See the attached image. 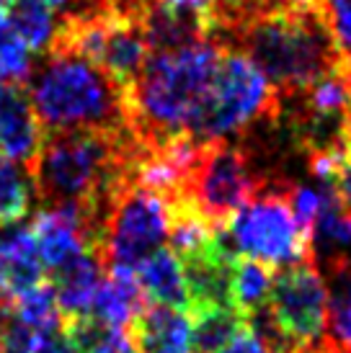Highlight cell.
<instances>
[{
    "label": "cell",
    "mask_w": 351,
    "mask_h": 353,
    "mask_svg": "<svg viewBox=\"0 0 351 353\" xmlns=\"http://www.w3.org/2000/svg\"><path fill=\"white\" fill-rule=\"evenodd\" d=\"M212 41L254 59L282 99L339 68V52L318 10L266 3L230 21Z\"/></svg>",
    "instance_id": "1"
},
{
    "label": "cell",
    "mask_w": 351,
    "mask_h": 353,
    "mask_svg": "<svg viewBox=\"0 0 351 353\" xmlns=\"http://www.w3.org/2000/svg\"><path fill=\"white\" fill-rule=\"evenodd\" d=\"M222 47L202 41L186 50L153 52L127 90L129 129L140 145L191 137L199 108L215 80Z\"/></svg>",
    "instance_id": "2"
},
{
    "label": "cell",
    "mask_w": 351,
    "mask_h": 353,
    "mask_svg": "<svg viewBox=\"0 0 351 353\" xmlns=\"http://www.w3.org/2000/svg\"><path fill=\"white\" fill-rule=\"evenodd\" d=\"M26 93L41 134L70 129H129L127 88L78 52L47 50L41 68L31 70Z\"/></svg>",
    "instance_id": "3"
},
{
    "label": "cell",
    "mask_w": 351,
    "mask_h": 353,
    "mask_svg": "<svg viewBox=\"0 0 351 353\" xmlns=\"http://www.w3.org/2000/svg\"><path fill=\"white\" fill-rule=\"evenodd\" d=\"M282 111V96L269 78L238 50H222L215 80L199 108L191 137L199 142L240 134L254 124H274Z\"/></svg>",
    "instance_id": "4"
},
{
    "label": "cell",
    "mask_w": 351,
    "mask_h": 353,
    "mask_svg": "<svg viewBox=\"0 0 351 353\" xmlns=\"http://www.w3.org/2000/svg\"><path fill=\"white\" fill-rule=\"evenodd\" d=\"M266 186H272V181L256 170L243 145L209 139L199 148L186 181L184 199L178 204H189L209 225L225 230L245 204L261 196Z\"/></svg>",
    "instance_id": "5"
},
{
    "label": "cell",
    "mask_w": 351,
    "mask_h": 353,
    "mask_svg": "<svg viewBox=\"0 0 351 353\" xmlns=\"http://www.w3.org/2000/svg\"><path fill=\"white\" fill-rule=\"evenodd\" d=\"M168 235V201L160 194L132 181L108 206L96 258L104 263V268H137L147 255L166 245Z\"/></svg>",
    "instance_id": "6"
},
{
    "label": "cell",
    "mask_w": 351,
    "mask_h": 353,
    "mask_svg": "<svg viewBox=\"0 0 351 353\" xmlns=\"http://www.w3.org/2000/svg\"><path fill=\"white\" fill-rule=\"evenodd\" d=\"M282 186L254 199L227 222L225 232L238 255L254 258L272 268L300 263L312 255V240L305 232Z\"/></svg>",
    "instance_id": "7"
},
{
    "label": "cell",
    "mask_w": 351,
    "mask_h": 353,
    "mask_svg": "<svg viewBox=\"0 0 351 353\" xmlns=\"http://www.w3.org/2000/svg\"><path fill=\"white\" fill-rule=\"evenodd\" d=\"M269 307L297 353H323L328 348V289L315 258L284 265L274 274Z\"/></svg>",
    "instance_id": "8"
},
{
    "label": "cell",
    "mask_w": 351,
    "mask_h": 353,
    "mask_svg": "<svg viewBox=\"0 0 351 353\" xmlns=\"http://www.w3.org/2000/svg\"><path fill=\"white\" fill-rule=\"evenodd\" d=\"M41 281L44 265L31 227H0V304H10Z\"/></svg>",
    "instance_id": "9"
},
{
    "label": "cell",
    "mask_w": 351,
    "mask_h": 353,
    "mask_svg": "<svg viewBox=\"0 0 351 353\" xmlns=\"http://www.w3.org/2000/svg\"><path fill=\"white\" fill-rule=\"evenodd\" d=\"M41 127L31 108L26 85L0 83V152L29 165L41 145Z\"/></svg>",
    "instance_id": "10"
},
{
    "label": "cell",
    "mask_w": 351,
    "mask_h": 353,
    "mask_svg": "<svg viewBox=\"0 0 351 353\" xmlns=\"http://www.w3.org/2000/svg\"><path fill=\"white\" fill-rule=\"evenodd\" d=\"M129 338L137 353H194L191 314L166 304H147L129 323Z\"/></svg>",
    "instance_id": "11"
},
{
    "label": "cell",
    "mask_w": 351,
    "mask_h": 353,
    "mask_svg": "<svg viewBox=\"0 0 351 353\" xmlns=\"http://www.w3.org/2000/svg\"><path fill=\"white\" fill-rule=\"evenodd\" d=\"M104 274H106V268L93 253L78 255L62 268H57L55 274H49V284H52L55 296H57L62 323L91 314V307H93V299H96Z\"/></svg>",
    "instance_id": "12"
},
{
    "label": "cell",
    "mask_w": 351,
    "mask_h": 353,
    "mask_svg": "<svg viewBox=\"0 0 351 353\" xmlns=\"http://www.w3.org/2000/svg\"><path fill=\"white\" fill-rule=\"evenodd\" d=\"M147 307V296L137 281L135 268H106L96 292L91 314L106 325L129 327L135 314Z\"/></svg>",
    "instance_id": "13"
},
{
    "label": "cell",
    "mask_w": 351,
    "mask_h": 353,
    "mask_svg": "<svg viewBox=\"0 0 351 353\" xmlns=\"http://www.w3.org/2000/svg\"><path fill=\"white\" fill-rule=\"evenodd\" d=\"M137 281L145 292L147 302L166 304L176 310L189 312V289H186V276L181 268L178 255L171 248H158L153 255H147L142 263L135 268Z\"/></svg>",
    "instance_id": "14"
},
{
    "label": "cell",
    "mask_w": 351,
    "mask_h": 353,
    "mask_svg": "<svg viewBox=\"0 0 351 353\" xmlns=\"http://www.w3.org/2000/svg\"><path fill=\"white\" fill-rule=\"evenodd\" d=\"M3 19L8 29L37 54L49 50L57 31L55 8H49L44 0H10Z\"/></svg>",
    "instance_id": "15"
},
{
    "label": "cell",
    "mask_w": 351,
    "mask_h": 353,
    "mask_svg": "<svg viewBox=\"0 0 351 353\" xmlns=\"http://www.w3.org/2000/svg\"><path fill=\"white\" fill-rule=\"evenodd\" d=\"M191 314V348L194 353H217L245 327V314L233 307H207Z\"/></svg>",
    "instance_id": "16"
},
{
    "label": "cell",
    "mask_w": 351,
    "mask_h": 353,
    "mask_svg": "<svg viewBox=\"0 0 351 353\" xmlns=\"http://www.w3.org/2000/svg\"><path fill=\"white\" fill-rule=\"evenodd\" d=\"M62 330L78 353H137L127 327L101 323L93 314L62 323Z\"/></svg>",
    "instance_id": "17"
},
{
    "label": "cell",
    "mask_w": 351,
    "mask_h": 353,
    "mask_svg": "<svg viewBox=\"0 0 351 353\" xmlns=\"http://www.w3.org/2000/svg\"><path fill=\"white\" fill-rule=\"evenodd\" d=\"M272 286H274L272 265L254 261V258H245V255H235L230 294H233V304L245 317L269 302Z\"/></svg>",
    "instance_id": "18"
},
{
    "label": "cell",
    "mask_w": 351,
    "mask_h": 353,
    "mask_svg": "<svg viewBox=\"0 0 351 353\" xmlns=\"http://www.w3.org/2000/svg\"><path fill=\"white\" fill-rule=\"evenodd\" d=\"M37 199L29 165L0 163V227L21 225Z\"/></svg>",
    "instance_id": "19"
},
{
    "label": "cell",
    "mask_w": 351,
    "mask_h": 353,
    "mask_svg": "<svg viewBox=\"0 0 351 353\" xmlns=\"http://www.w3.org/2000/svg\"><path fill=\"white\" fill-rule=\"evenodd\" d=\"M10 312L19 317L23 325L34 327L37 333H49L62 327V317H59L57 296L49 281H41L39 286L29 289L26 294L10 302Z\"/></svg>",
    "instance_id": "20"
},
{
    "label": "cell",
    "mask_w": 351,
    "mask_h": 353,
    "mask_svg": "<svg viewBox=\"0 0 351 353\" xmlns=\"http://www.w3.org/2000/svg\"><path fill=\"white\" fill-rule=\"evenodd\" d=\"M318 13L339 52V70L351 85V0H323Z\"/></svg>",
    "instance_id": "21"
},
{
    "label": "cell",
    "mask_w": 351,
    "mask_h": 353,
    "mask_svg": "<svg viewBox=\"0 0 351 353\" xmlns=\"http://www.w3.org/2000/svg\"><path fill=\"white\" fill-rule=\"evenodd\" d=\"M34 52L8 29L6 19L0 16V83H19L26 85L34 70Z\"/></svg>",
    "instance_id": "22"
},
{
    "label": "cell",
    "mask_w": 351,
    "mask_h": 353,
    "mask_svg": "<svg viewBox=\"0 0 351 353\" xmlns=\"http://www.w3.org/2000/svg\"><path fill=\"white\" fill-rule=\"evenodd\" d=\"M217 353H274V351L245 325L243 330L235 335L230 343H225Z\"/></svg>",
    "instance_id": "23"
},
{
    "label": "cell",
    "mask_w": 351,
    "mask_h": 353,
    "mask_svg": "<svg viewBox=\"0 0 351 353\" xmlns=\"http://www.w3.org/2000/svg\"><path fill=\"white\" fill-rule=\"evenodd\" d=\"M34 353H78V351H75V345L70 343L68 333L62 327H57V330H49V333L39 335Z\"/></svg>",
    "instance_id": "24"
},
{
    "label": "cell",
    "mask_w": 351,
    "mask_h": 353,
    "mask_svg": "<svg viewBox=\"0 0 351 353\" xmlns=\"http://www.w3.org/2000/svg\"><path fill=\"white\" fill-rule=\"evenodd\" d=\"M336 194L341 199V204L346 212H351V155L346 157L336 173Z\"/></svg>",
    "instance_id": "25"
},
{
    "label": "cell",
    "mask_w": 351,
    "mask_h": 353,
    "mask_svg": "<svg viewBox=\"0 0 351 353\" xmlns=\"http://www.w3.org/2000/svg\"><path fill=\"white\" fill-rule=\"evenodd\" d=\"M287 8H297V10H318L323 0H276Z\"/></svg>",
    "instance_id": "26"
},
{
    "label": "cell",
    "mask_w": 351,
    "mask_h": 353,
    "mask_svg": "<svg viewBox=\"0 0 351 353\" xmlns=\"http://www.w3.org/2000/svg\"><path fill=\"white\" fill-rule=\"evenodd\" d=\"M49 8H65V6H73L75 0H44Z\"/></svg>",
    "instance_id": "27"
},
{
    "label": "cell",
    "mask_w": 351,
    "mask_h": 353,
    "mask_svg": "<svg viewBox=\"0 0 351 353\" xmlns=\"http://www.w3.org/2000/svg\"><path fill=\"white\" fill-rule=\"evenodd\" d=\"M349 137H351V111H349Z\"/></svg>",
    "instance_id": "28"
},
{
    "label": "cell",
    "mask_w": 351,
    "mask_h": 353,
    "mask_svg": "<svg viewBox=\"0 0 351 353\" xmlns=\"http://www.w3.org/2000/svg\"><path fill=\"white\" fill-rule=\"evenodd\" d=\"M328 353H341V351H333V348H331V345H328Z\"/></svg>",
    "instance_id": "29"
},
{
    "label": "cell",
    "mask_w": 351,
    "mask_h": 353,
    "mask_svg": "<svg viewBox=\"0 0 351 353\" xmlns=\"http://www.w3.org/2000/svg\"><path fill=\"white\" fill-rule=\"evenodd\" d=\"M323 353H328V348H325V351H323Z\"/></svg>",
    "instance_id": "30"
}]
</instances>
